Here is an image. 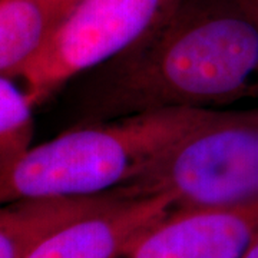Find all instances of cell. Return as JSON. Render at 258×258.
Returning <instances> with one entry per match:
<instances>
[{"label":"cell","mask_w":258,"mask_h":258,"mask_svg":"<svg viewBox=\"0 0 258 258\" xmlns=\"http://www.w3.org/2000/svg\"><path fill=\"white\" fill-rule=\"evenodd\" d=\"M258 101V20L237 0H186L154 36L108 62L95 122Z\"/></svg>","instance_id":"obj_1"},{"label":"cell","mask_w":258,"mask_h":258,"mask_svg":"<svg viewBox=\"0 0 258 258\" xmlns=\"http://www.w3.org/2000/svg\"><path fill=\"white\" fill-rule=\"evenodd\" d=\"M211 112H147L88 123L30 145L0 166V207L116 191Z\"/></svg>","instance_id":"obj_2"},{"label":"cell","mask_w":258,"mask_h":258,"mask_svg":"<svg viewBox=\"0 0 258 258\" xmlns=\"http://www.w3.org/2000/svg\"><path fill=\"white\" fill-rule=\"evenodd\" d=\"M116 191L164 194L174 210L258 200V108L212 111Z\"/></svg>","instance_id":"obj_3"},{"label":"cell","mask_w":258,"mask_h":258,"mask_svg":"<svg viewBox=\"0 0 258 258\" xmlns=\"http://www.w3.org/2000/svg\"><path fill=\"white\" fill-rule=\"evenodd\" d=\"M186 0H79L60 28L18 72L33 106L78 75L144 43Z\"/></svg>","instance_id":"obj_4"},{"label":"cell","mask_w":258,"mask_h":258,"mask_svg":"<svg viewBox=\"0 0 258 258\" xmlns=\"http://www.w3.org/2000/svg\"><path fill=\"white\" fill-rule=\"evenodd\" d=\"M258 240V200L172 210L128 258H242Z\"/></svg>","instance_id":"obj_5"},{"label":"cell","mask_w":258,"mask_h":258,"mask_svg":"<svg viewBox=\"0 0 258 258\" xmlns=\"http://www.w3.org/2000/svg\"><path fill=\"white\" fill-rule=\"evenodd\" d=\"M118 192V191H116ZM174 210L171 197H126L69 222L36 244L25 258H122L135 242Z\"/></svg>","instance_id":"obj_6"},{"label":"cell","mask_w":258,"mask_h":258,"mask_svg":"<svg viewBox=\"0 0 258 258\" xmlns=\"http://www.w3.org/2000/svg\"><path fill=\"white\" fill-rule=\"evenodd\" d=\"M79 0H0V75L18 72L43 49Z\"/></svg>","instance_id":"obj_7"},{"label":"cell","mask_w":258,"mask_h":258,"mask_svg":"<svg viewBox=\"0 0 258 258\" xmlns=\"http://www.w3.org/2000/svg\"><path fill=\"white\" fill-rule=\"evenodd\" d=\"M116 191L86 198H60L0 207V258H25L49 234L102 208Z\"/></svg>","instance_id":"obj_8"},{"label":"cell","mask_w":258,"mask_h":258,"mask_svg":"<svg viewBox=\"0 0 258 258\" xmlns=\"http://www.w3.org/2000/svg\"><path fill=\"white\" fill-rule=\"evenodd\" d=\"M33 108L25 89L0 75V166L32 145Z\"/></svg>","instance_id":"obj_9"},{"label":"cell","mask_w":258,"mask_h":258,"mask_svg":"<svg viewBox=\"0 0 258 258\" xmlns=\"http://www.w3.org/2000/svg\"><path fill=\"white\" fill-rule=\"evenodd\" d=\"M237 2L258 20V0H237Z\"/></svg>","instance_id":"obj_10"},{"label":"cell","mask_w":258,"mask_h":258,"mask_svg":"<svg viewBox=\"0 0 258 258\" xmlns=\"http://www.w3.org/2000/svg\"><path fill=\"white\" fill-rule=\"evenodd\" d=\"M242 258H258V240L251 245V248L245 252V255Z\"/></svg>","instance_id":"obj_11"}]
</instances>
